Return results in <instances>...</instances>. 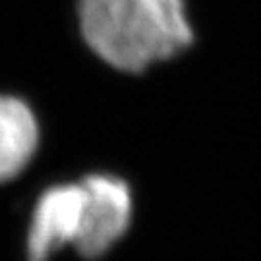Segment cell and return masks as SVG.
I'll use <instances>...</instances> for the list:
<instances>
[{
  "label": "cell",
  "instance_id": "1",
  "mask_svg": "<svg viewBox=\"0 0 261 261\" xmlns=\"http://www.w3.org/2000/svg\"><path fill=\"white\" fill-rule=\"evenodd\" d=\"M75 31L91 55L122 74H141L194 45L186 0H75Z\"/></svg>",
  "mask_w": 261,
  "mask_h": 261
},
{
  "label": "cell",
  "instance_id": "2",
  "mask_svg": "<svg viewBox=\"0 0 261 261\" xmlns=\"http://www.w3.org/2000/svg\"><path fill=\"white\" fill-rule=\"evenodd\" d=\"M85 192L82 180L55 182L39 190L29 207L23 250L28 261H53L74 248L84 224Z\"/></svg>",
  "mask_w": 261,
  "mask_h": 261
},
{
  "label": "cell",
  "instance_id": "3",
  "mask_svg": "<svg viewBox=\"0 0 261 261\" xmlns=\"http://www.w3.org/2000/svg\"><path fill=\"white\" fill-rule=\"evenodd\" d=\"M87 201L84 224L74 250L82 259L105 257L124 238L132 224L134 199L126 180L109 172H89L82 178Z\"/></svg>",
  "mask_w": 261,
  "mask_h": 261
},
{
  "label": "cell",
  "instance_id": "4",
  "mask_svg": "<svg viewBox=\"0 0 261 261\" xmlns=\"http://www.w3.org/2000/svg\"><path fill=\"white\" fill-rule=\"evenodd\" d=\"M43 128L33 105L0 91V186L21 178L37 159Z\"/></svg>",
  "mask_w": 261,
  "mask_h": 261
}]
</instances>
